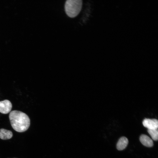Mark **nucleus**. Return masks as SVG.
<instances>
[{"instance_id": "1", "label": "nucleus", "mask_w": 158, "mask_h": 158, "mask_svg": "<svg viewBox=\"0 0 158 158\" xmlns=\"http://www.w3.org/2000/svg\"><path fill=\"white\" fill-rule=\"evenodd\" d=\"M9 117L12 127L17 132H24L30 126V120L29 116L21 111H12L10 113Z\"/></svg>"}, {"instance_id": "2", "label": "nucleus", "mask_w": 158, "mask_h": 158, "mask_svg": "<svg viewBox=\"0 0 158 158\" xmlns=\"http://www.w3.org/2000/svg\"><path fill=\"white\" fill-rule=\"evenodd\" d=\"M83 4L82 0H67L65 5L66 14L71 18L77 16L81 10Z\"/></svg>"}, {"instance_id": "3", "label": "nucleus", "mask_w": 158, "mask_h": 158, "mask_svg": "<svg viewBox=\"0 0 158 158\" xmlns=\"http://www.w3.org/2000/svg\"><path fill=\"white\" fill-rule=\"evenodd\" d=\"M142 123L143 126L148 129H156L158 128V121L156 119L145 118Z\"/></svg>"}, {"instance_id": "4", "label": "nucleus", "mask_w": 158, "mask_h": 158, "mask_svg": "<svg viewBox=\"0 0 158 158\" xmlns=\"http://www.w3.org/2000/svg\"><path fill=\"white\" fill-rule=\"evenodd\" d=\"M12 104L10 101L5 99L0 101V112L3 114H7L11 111Z\"/></svg>"}, {"instance_id": "5", "label": "nucleus", "mask_w": 158, "mask_h": 158, "mask_svg": "<svg viewBox=\"0 0 158 158\" xmlns=\"http://www.w3.org/2000/svg\"><path fill=\"white\" fill-rule=\"evenodd\" d=\"M140 140L142 144L146 147H151L153 145L152 140L146 135H141L140 136Z\"/></svg>"}, {"instance_id": "6", "label": "nucleus", "mask_w": 158, "mask_h": 158, "mask_svg": "<svg viewBox=\"0 0 158 158\" xmlns=\"http://www.w3.org/2000/svg\"><path fill=\"white\" fill-rule=\"evenodd\" d=\"M128 142V140L126 137H121L117 143V149L119 150H124L127 147Z\"/></svg>"}, {"instance_id": "7", "label": "nucleus", "mask_w": 158, "mask_h": 158, "mask_svg": "<svg viewBox=\"0 0 158 158\" xmlns=\"http://www.w3.org/2000/svg\"><path fill=\"white\" fill-rule=\"evenodd\" d=\"M13 133L10 130L4 128L0 129V138L4 140L11 139L13 136Z\"/></svg>"}, {"instance_id": "8", "label": "nucleus", "mask_w": 158, "mask_h": 158, "mask_svg": "<svg viewBox=\"0 0 158 158\" xmlns=\"http://www.w3.org/2000/svg\"><path fill=\"white\" fill-rule=\"evenodd\" d=\"M147 132L150 135L152 140L157 141L158 139V129H147Z\"/></svg>"}]
</instances>
